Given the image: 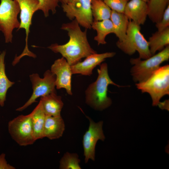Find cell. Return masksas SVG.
Instances as JSON below:
<instances>
[{
  "label": "cell",
  "instance_id": "6da1fadb",
  "mask_svg": "<svg viewBox=\"0 0 169 169\" xmlns=\"http://www.w3.org/2000/svg\"><path fill=\"white\" fill-rule=\"evenodd\" d=\"M61 29L67 32L69 37L66 43L51 44L48 48L55 53H59L71 66L80 61L81 59L97 53L90 46L87 39V29L83 31L75 19L63 24Z\"/></svg>",
  "mask_w": 169,
  "mask_h": 169
},
{
  "label": "cell",
  "instance_id": "7a4b0ae2",
  "mask_svg": "<svg viewBox=\"0 0 169 169\" xmlns=\"http://www.w3.org/2000/svg\"><path fill=\"white\" fill-rule=\"evenodd\" d=\"M97 72V79L89 85L85 91V102L94 110L102 111L112 103L111 99L107 96L108 86L111 84L118 87L123 86L116 84L110 78L107 63L100 64Z\"/></svg>",
  "mask_w": 169,
  "mask_h": 169
},
{
  "label": "cell",
  "instance_id": "3957f363",
  "mask_svg": "<svg viewBox=\"0 0 169 169\" xmlns=\"http://www.w3.org/2000/svg\"><path fill=\"white\" fill-rule=\"evenodd\" d=\"M136 85L142 93L150 95L153 106L158 105L161 99L169 94V65L160 67L146 81Z\"/></svg>",
  "mask_w": 169,
  "mask_h": 169
},
{
  "label": "cell",
  "instance_id": "277c9868",
  "mask_svg": "<svg viewBox=\"0 0 169 169\" xmlns=\"http://www.w3.org/2000/svg\"><path fill=\"white\" fill-rule=\"evenodd\" d=\"M140 26L129 20L125 39L122 41H118L117 47L124 53L129 55L138 52L139 58L145 59L152 56L148 41L141 31Z\"/></svg>",
  "mask_w": 169,
  "mask_h": 169
},
{
  "label": "cell",
  "instance_id": "5b68a950",
  "mask_svg": "<svg viewBox=\"0 0 169 169\" xmlns=\"http://www.w3.org/2000/svg\"><path fill=\"white\" fill-rule=\"evenodd\" d=\"M169 59V45L148 59L143 60L139 58L131 59L130 62L133 66L130 73L133 80L137 83L146 81L162 63Z\"/></svg>",
  "mask_w": 169,
  "mask_h": 169
},
{
  "label": "cell",
  "instance_id": "8992f818",
  "mask_svg": "<svg viewBox=\"0 0 169 169\" xmlns=\"http://www.w3.org/2000/svg\"><path fill=\"white\" fill-rule=\"evenodd\" d=\"M20 8L16 0H1L0 3V31L3 33L6 43L12 42L13 32L19 27L18 16Z\"/></svg>",
  "mask_w": 169,
  "mask_h": 169
},
{
  "label": "cell",
  "instance_id": "52a82bcc",
  "mask_svg": "<svg viewBox=\"0 0 169 169\" xmlns=\"http://www.w3.org/2000/svg\"><path fill=\"white\" fill-rule=\"evenodd\" d=\"M8 126L11 137L19 145H30L36 141L33 135L30 113L18 115L9 121Z\"/></svg>",
  "mask_w": 169,
  "mask_h": 169
},
{
  "label": "cell",
  "instance_id": "ba28073f",
  "mask_svg": "<svg viewBox=\"0 0 169 169\" xmlns=\"http://www.w3.org/2000/svg\"><path fill=\"white\" fill-rule=\"evenodd\" d=\"M29 77L32 84V94L23 105L16 109L17 111L24 110L33 103L37 102L36 100L39 97L56 93L55 89L56 76L50 70H47L44 73L43 78H40L37 73L31 74Z\"/></svg>",
  "mask_w": 169,
  "mask_h": 169
},
{
  "label": "cell",
  "instance_id": "9c48e42d",
  "mask_svg": "<svg viewBox=\"0 0 169 169\" xmlns=\"http://www.w3.org/2000/svg\"><path fill=\"white\" fill-rule=\"evenodd\" d=\"M18 3L20 8V25L18 29L25 30V45L22 53L15 57L16 60L19 62L23 57L27 56L35 58L36 55L29 49L28 39L30 32V28L32 24V18L34 13L37 11L39 2L38 0H16Z\"/></svg>",
  "mask_w": 169,
  "mask_h": 169
},
{
  "label": "cell",
  "instance_id": "30bf717a",
  "mask_svg": "<svg viewBox=\"0 0 169 169\" xmlns=\"http://www.w3.org/2000/svg\"><path fill=\"white\" fill-rule=\"evenodd\" d=\"M92 0H73L62 4L63 11L69 19H75L80 26L90 29L93 21L91 9Z\"/></svg>",
  "mask_w": 169,
  "mask_h": 169
},
{
  "label": "cell",
  "instance_id": "8fae6325",
  "mask_svg": "<svg viewBox=\"0 0 169 169\" xmlns=\"http://www.w3.org/2000/svg\"><path fill=\"white\" fill-rule=\"evenodd\" d=\"M87 117L89 121V125L84 135L82 141L85 163H87L89 160L95 161L97 142L99 140L103 141L105 138L103 130V121L95 122L89 117Z\"/></svg>",
  "mask_w": 169,
  "mask_h": 169
},
{
  "label": "cell",
  "instance_id": "7c38bea8",
  "mask_svg": "<svg viewBox=\"0 0 169 169\" xmlns=\"http://www.w3.org/2000/svg\"><path fill=\"white\" fill-rule=\"evenodd\" d=\"M51 71L56 76L55 87L57 89H65L70 95H72L71 90V66L64 57L56 60L51 67Z\"/></svg>",
  "mask_w": 169,
  "mask_h": 169
},
{
  "label": "cell",
  "instance_id": "4fadbf2b",
  "mask_svg": "<svg viewBox=\"0 0 169 169\" xmlns=\"http://www.w3.org/2000/svg\"><path fill=\"white\" fill-rule=\"evenodd\" d=\"M115 54L114 52H107L101 54L97 53L90 55L84 61L71 66L72 74L90 76L92 74L93 69L97 66L100 64L106 59L113 57Z\"/></svg>",
  "mask_w": 169,
  "mask_h": 169
},
{
  "label": "cell",
  "instance_id": "5bb4252c",
  "mask_svg": "<svg viewBox=\"0 0 169 169\" xmlns=\"http://www.w3.org/2000/svg\"><path fill=\"white\" fill-rule=\"evenodd\" d=\"M124 13L129 20L143 25L148 16L147 3L142 0H131L126 3Z\"/></svg>",
  "mask_w": 169,
  "mask_h": 169
},
{
  "label": "cell",
  "instance_id": "9a60e30c",
  "mask_svg": "<svg viewBox=\"0 0 169 169\" xmlns=\"http://www.w3.org/2000/svg\"><path fill=\"white\" fill-rule=\"evenodd\" d=\"M65 130V125L61 115L59 116H46L43 135L52 140L62 136Z\"/></svg>",
  "mask_w": 169,
  "mask_h": 169
},
{
  "label": "cell",
  "instance_id": "2e32d148",
  "mask_svg": "<svg viewBox=\"0 0 169 169\" xmlns=\"http://www.w3.org/2000/svg\"><path fill=\"white\" fill-rule=\"evenodd\" d=\"M46 116H59L64 105L61 97L56 93H51L41 97L40 100Z\"/></svg>",
  "mask_w": 169,
  "mask_h": 169
},
{
  "label": "cell",
  "instance_id": "e0dca14e",
  "mask_svg": "<svg viewBox=\"0 0 169 169\" xmlns=\"http://www.w3.org/2000/svg\"><path fill=\"white\" fill-rule=\"evenodd\" d=\"M30 114L33 135L36 141L44 138L43 132L46 117L40 100Z\"/></svg>",
  "mask_w": 169,
  "mask_h": 169
},
{
  "label": "cell",
  "instance_id": "ac0fdd59",
  "mask_svg": "<svg viewBox=\"0 0 169 169\" xmlns=\"http://www.w3.org/2000/svg\"><path fill=\"white\" fill-rule=\"evenodd\" d=\"M110 19L113 24V33L118 38V41H123L126 37L129 19L124 13L112 10H111Z\"/></svg>",
  "mask_w": 169,
  "mask_h": 169
},
{
  "label": "cell",
  "instance_id": "d6986e66",
  "mask_svg": "<svg viewBox=\"0 0 169 169\" xmlns=\"http://www.w3.org/2000/svg\"><path fill=\"white\" fill-rule=\"evenodd\" d=\"M148 41L150 52L153 55L169 45V27L152 34Z\"/></svg>",
  "mask_w": 169,
  "mask_h": 169
},
{
  "label": "cell",
  "instance_id": "ffe728a7",
  "mask_svg": "<svg viewBox=\"0 0 169 169\" xmlns=\"http://www.w3.org/2000/svg\"><path fill=\"white\" fill-rule=\"evenodd\" d=\"M91 28L97 32V35L95 37L94 39L97 42L98 45L106 44L105 40L106 36L113 33V24L110 19L100 21H93Z\"/></svg>",
  "mask_w": 169,
  "mask_h": 169
},
{
  "label": "cell",
  "instance_id": "44dd1931",
  "mask_svg": "<svg viewBox=\"0 0 169 169\" xmlns=\"http://www.w3.org/2000/svg\"><path fill=\"white\" fill-rule=\"evenodd\" d=\"M6 52L0 53V106L3 107L6 100L8 90L15 83L8 78L5 71V58Z\"/></svg>",
  "mask_w": 169,
  "mask_h": 169
},
{
  "label": "cell",
  "instance_id": "7402d4cb",
  "mask_svg": "<svg viewBox=\"0 0 169 169\" xmlns=\"http://www.w3.org/2000/svg\"><path fill=\"white\" fill-rule=\"evenodd\" d=\"M169 2V0H149L147 3L148 16L152 22L156 23L161 20Z\"/></svg>",
  "mask_w": 169,
  "mask_h": 169
},
{
  "label": "cell",
  "instance_id": "603a6c76",
  "mask_svg": "<svg viewBox=\"0 0 169 169\" xmlns=\"http://www.w3.org/2000/svg\"><path fill=\"white\" fill-rule=\"evenodd\" d=\"M91 9L93 21L110 19L111 10L103 0H92Z\"/></svg>",
  "mask_w": 169,
  "mask_h": 169
},
{
  "label": "cell",
  "instance_id": "cb8c5ba5",
  "mask_svg": "<svg viewBox=\"0 0 169 169\" xmlns=\"http://www.w3.org/2000/svg\"><path fill=\"white\" fill-rule=\"evenodd\" d=\"M80 160L76 153L66 152L59 161V168L60 169H81L79 165Z\"/></svg>",
  "mask_w": 169,
  "mask_h": 169
},
{
  "label": "cell",
  "instance_id": "d4e9b609",
  "mask_svg": "<svg viewBox=\"0 0 169 169\" xmlns=\"http://www.w3.org/2000/svg\"><path fill=\"white\" fill-rule=\"evenodd\" d=\"M39 4L37 11L41 10L45 17L49 16V13H55L56 9L59 6V0H38Z\"/></svg>",
  "mask_w": 169,
  "mask_h": 169
},
{
  "label": "cell",
  "instance_id": "484cf974",
  "mask_svg": "<svg viewBox=\"0 0 169 169\" xmlns=\"http://www.w3.org/2000/svg\"><path fill=\"white\" fill-rule=\"evenodd\" d=\"M129 0H103L111 10L123 13L125 5Z\"/></svg>",
  "mask_w": 169,
  "mask_h": 169
},
{
  "label": "cell",
  "instance_id": "4316f807",
  "mask_svg": "<svg viewBox=\"0 0 169 169\" xmlns=\"http://www.w3.org/2000/svg\"><path fill=\"white\" fill-rule=\"evenodd\" d=\"M157 31H162L169 27V5H168L163 13L161 20L155 25Z\"/></svg>",
  "mask_w": 169,
  "mask_h": 169
},
{
  "label": "cell",
  "instance_id": "83f0119b",
  "mask_svg": "<svg viewBox=\"0 0 169 169\" xmlns=\"http://www.w3.org/2000/svg\"><path fill=\"white\" fill-rule=\"evenodd\" d=\"M15 167L8 163L5 159V154L0 155V169H15Z\"/></svg>",
  "mask_w": 169,
  "mask_h": 169
},
{
  "label": "cell",
  "instance_id": "f1b7e54d",
  "mask_svg": "<svg viewBox=\"0 0 169 169\" xmlns=\"http://www.w3.org/2000/svg\"><path fill=\"white\" fill-rule=\"evenodd\" d=\"M168 100H166L162 102H160L158 105H159V107L162 109H165L168 110L169 109H168Z\"/></svg>",
  "mask_w": 169,
  "mask_h": 169
},
{
  "label": "cell",
  "instance_id": "f546056e",
  "mask_svg": "<svg viewBox=\"0 0 169 169\" xmlns=\"http://www.w3.org/2000/svg\"><path fill=\"white\" fill-rule=\"evenodd\" d=\"M73 0H59L62 4H66L70 3Z\"/></svg>",
  "mask_w": 169,
  "mask_h": 169
},
{
  "label": "cell",
  "instance_id": "4dcf8cb0",
  "mask_svg": "<svg viewBox=\"0 0 169 169\" xmlns=\"http://www.w3.org/2000/svg\"><path fill=\"white\" fill-rule=\"evenodd\" d=\"M143 1H145V2L147 3L149 1V0H142Z\"/></svg>",
  "mask_w": 169,
  "mask_h": 169
}]
</instances>
